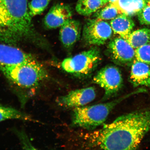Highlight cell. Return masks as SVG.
Listing matches in <instances>:
<instances>
[{"mask_svg":"<svg viewBox=\"0 0 150 150\" xmlns=\"http://www.w3.org/2000/svg\"><path fill=\"white\" fill-rule=\"evenodd\" d=\"M150 130V110L131 112L91 133L89 145L105 150H134Z\"/></svg>","mask_w":150,"mask_h":150,"instance_id":"obj_1","label":"cell"},{"mask_svg":"<svg viewBox=\"0 0 150 150\" xmlns=\"http://www.w3.org/2000/svg\"><path fill=\"white\" fill-rule=\"evenodd\" d=\"M0 40L9 44L28 42L45 45L34 26L27 0H0Z\"/></svg>","mask_w":150,"mask_h":150,"instance_id":"obj_2","label":"cell"},{"mask_svg":"<svg viewBox=\"0 0 150 150\" xmlns=\"http://www.w3.org/2000/svg\"><path fill=\"white\" fill-rule=\"evenodd\" d=\"M0 70L18 91L22 100L23 96L25 97V94L36 90L48 76L46 69L37 60L1 67Z\"/></svg>","mask_w":150,"mask_h":150,"instance_id":"obj_3","label":"cell"},{"mask_svg":"<svg viewBox=\"0 0 150 150\" xmlns=\"http://www.w3.org/2000/svg\"><path fill=\"white\" fill-rule=\"evenodd\" d=\"M122 99L104 104L75 108L73 125L86 129H95L106 120L110 111Z\"/></svg>","mask_w":150,"mask_h":150,"instance_id":"obj_4","label":"cell"},{"mask_svg":"<svg viewBox=\"0 0 150 150\" xmlns=\"http://www.w3.org/2000/svg\"><path fill=\"white\" fill-rule=\"evenodd\" d=\"M102 59L100 52L94 48L72 57L66 58L62 63L66 72L81 76L87 75L95 70Z\"/></svg>","mask_w":150,"mask_h":150,"instance_id":"obj_5","label":"cell"},{"mask_svg":"<svg viewBox=\"0 0 150 150\" xmlns=\"http://www.w3.org/2000/svg\"><path fill=\"white\" fill-rule=\"evenodd\" d=\"M93 83L98 84L105 91L104 99H108L121 88L123 80L117 67L109 66L99 71L93 78Z\"/></svg>","mask_w":150,"mask_h":150,"instance_id":"obj_6","label":"cell"},{"mask_svg":"<svg viewBox=\"0 0 150 150\" xmlns=\"http://www.w3.org/2000/svg\"><path fill=\"white\" fill-rule=\"evenodd\" d=\"M112 33L111 26L100 19H90L86 22L83 31V38L87 44L100 45L111 37Z\"/></svg>","mask_w":150,"mask_h":150,"instance_id":"obj_7","label":"cell"},{"mask_svg":"<svg viewBox=\"0 0 150 150\" xmlns=\"http://www.w3.org/2000/svg\"><path fill=\"white\" fill-rule=\"evenodd\" d=\"M108 48L112 59L120 64L128 65L136 59L135 50L126 39L121 37L110 41Z\"/></svg>","mask_w":150,"mask_h":150,"instance_id":"obj_8","label":"cell"},{"mask_svg":"<svg viewBox=\"0 0 150 150\" xmlns=\"http://www.w3.org/2000/svg\"><path fill=\"white\" fill-rule=\"evenodd\" d=\"M94 88L89 87L74 90L58 99V103L67 108H76L86 105L95 98Z\"/></svg>","mask_w":150,"mask_h":150,"instance_id":"obj_9","label":"cell"},{"mask_svg":"<svg viewBox=\"0 0 150 150\" xmlns=\"http://www.w3.org/2000/svg\"><path fill=\"white\" fill-rule=\"evenodd\" d=\"M10 45L0 44V67L36 60L31 54Z\"/></svg>","mask_w":150,"mask_h":150,"instance_id":"obj_10","label":"cell"},{"mask_svg":"<svg viewBox=\"0 0 150 150\" xmlns=\"http://www.w3.org/2000/svg\"><path fill=\"white\" fill-rule=\"evenodd\" d=\"M73 11L68 5L59 3L52 6L45 17L44 23L48 29H55L63 25L71 19Z\"/></svg>","mask_w":150,"mask_h":150,"instance_id":"obj_11","label":"cell"},{"mask_svg":"<svg viewBox=\"0 0 150 150\" xmlns=\"http://www.w3.org/2000/svg\"><path fill=\"white\" fill-rule=\"evenodd\" d=\"M81 26L78 20L70 19L61 27L59 31L60 38L65 47L70 48L79 40Z\"/></svg>","mask_w":150,"mask_h":150,"instance_id":"obj_12","label":"cell"},{"mask_svg":"<svg viewBox=\"0 0 150 150\" xmlns=\"http://www.w3.org/2000/svg\"><path fill=\"white\" fill-rule=\"evenodd\" d=\"M130 80L134 87H150L149 66L135 59L131 66Z\"/></svg>","mask_w":150,"mask_h":150,"instance_id":"obj_13","label":"cell"},{"mask_svg":"<svg viewBox=\"0 0 150 150\" xmlns=\"http://www.w3.org/2000/svg\"><path fill=\"white\" fill-rule=\"evenodd\" d=\"M134 25V22L130 17L123 14L118 15L110 22V26L114 33L126 40Z\"/></svg>","mask_w":150,"mask_h":150,"instance_id":"obj_14","label":"cell"},{"mask_svg":"<svg viewBox=\"0 0 150 150\" xmlns=\"http://www.w3.org/2000/svg\"><path fill=\"white\" fill-rule=\"evenodd\" d=\"M107 0H78L76 10L83 16H88L97 12L108 3Z\"/></svg>","mask_w":150,"mask_h":150,"instance_id":"obj_15","label":"cell"},{"mask_svg":"<svg viewBox=\"0 0 150 150\" xmlns=\"http://www.w3.org/2000/svg\"><path fill=\"white\" fill-rule=\"evenodd\" d=\"M126 40L135 50L150 43V29L136 30L131 32Z\"/></svg>","mask_w":150,"mask_h":150,"instance_id":"obj_16","label":"cell"},{"mask_svg":"<svg viewBox=\"0 0 150 150\" xmlns=\"http://www.w3.org/2000/svg\"><path fill=\"white\" fill-rule=\"evenodd\" d=\"M9 119L34 121L30 116L16 109L0 105V122Z\"/></svg>","mask_w":150,"mask_h":150,"instance_id":"obj_17","label":"cell"},{"mask_svg":"<svg viewBox=\"0 0 150 150\" xmlns=\"http://www.w3.org/2000/svg\"><path fill=\"white\" fill-rule=\"evenodd\" d=\"M121 14L113 3H109L96 12L94 16L96 18L102 20H110L113 19Z\"/></svg>","mask_w":150,"mask_h":150,"instance_id":"obj_18","label":"cell"},{"mask_svg":"<svg viewBox=\"0 0 150 150\" xmlns=\"http://www.w3.org/2000/svg\"><path fill=\"white\" fill-rule=\"evenodd\" d=\"M52 0H32L28 4L30 15L32 17L42 13Z\"/></svg>","mask_w":150,"mask_h":150,"instance_id":"obj_19","label":"cell"},{"mask_svg":"<svg viewBox=\"0 0 150 150\" xmlns=\"http://www.w3.org/2000/svg\"><path fill=\"white\" fill-rule=\"evenodd\" d=\"M136 59L150 66V44L145 45L135 50Z\"/></svg>","mask_w":150,"mask_h":150,"instance_id":"obj_20","label":"cell"},{"mask_svg":"<svg viewBox=\"0 0 150 150\" xmlns=\"http://www.w3.org/2000/svg\"><path fill=\"white\" fill-rule=\"evenodd\" d=\"M133 0H117L113 3L121 14L129 16H133L132 6Z\"/></svg>","mask_w":150,"mask_h":150,"instance_id":"obj_21","label":"cell"},{"mask_svg":"<svg viewBox=\"0 0 150 150\" xmlns=\"http://www.w3.org/2000/svg\"><path fill=\"white\" fill-rule=\"evenodd\" d=\"M138 18L142 24L150 26V1L149 0L147 5L138 13Z\"/></svg>","mask_w":150,"mask_h":150,"instance_id":"obj_22","label":"cell"},{"mask_svg":"<svg viewBox=\"0 0 150 150\" xmlns=\"http://www.w3.org/2000/svg\"><path fill=\"white\" fill-rule=\"evenodd\" d=\"M149 0H133L132 9L133 16L138 14L147 5Z\"/></svg>","mask_w":150,"mask_h":150,"instance_id":"obj_23","label":"cell"},{"mask_svg":"<svg viewBox=\"0 0 150 150\" xmlns=\"http://www.w3.org/2000/svg\"><path fill=\"white\" fill-rule=\"evenodd\" d=\"M117 0H107L108 3H113L117 1Z\"/></svg>","mask_w":150,"mask_h":150,"instance_id":"obj_24","label":"cell"}]
</instances>
